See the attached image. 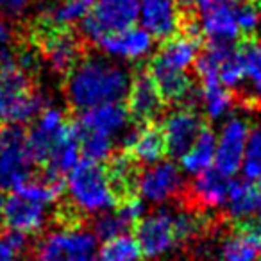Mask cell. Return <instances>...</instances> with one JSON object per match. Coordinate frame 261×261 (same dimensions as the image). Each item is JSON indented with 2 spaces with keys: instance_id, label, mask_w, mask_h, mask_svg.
<instances>
[{
  "instance_id": "obj_24",
  "label": "cell",
  "mask_w": 261,
  "mask_h": 261,
  "mask_svg": "<svg viewBox=\"0 0 261 261\" xmlns=\"http://www.w3.org/2000/svg\"><path fill=\"white\" fill-rule=\"evenodd\" d=\"M111 186L115 190L116 197H133L136 192V182H138V161L130 156L129 152L116 154L109 160V167L106 168Z\"/></svg>"
},
{
  "instance_id": "obj_45",
  "label": "cell",
  "mask_w": 261,
  "mask_h": 261,
  "mask_svg": "<svg viewBox=\"0 0 261 261\" xmlns=\"http://www.w3.org/2000/svg\"><path fill=\"white\" fill-rule=\"evenodd\" d=\"M242 2H254V0H242Z\"/></svg>"
},
{
  "instance_id": "obj_34",
  "label": "cell",
  "mask_w": 261,
  "mask_h": 261,
  "mask_svg": "<svg viewBox=\"0 0 261 261\" xmlns=\"http://www.w3.org/2000/svg\"><path fill=\"white\" fill-rule=\"evenodd\" d=\"M129 227L130 224L123 218V215L118 211V207H115V210H109L106 213L97 215V218L93 222V234L98 240L108 242V240H113L116 236L127 234Z\"/></svg>"
},
{
  "instance_id": "obj_35",
  "label": "cell",
  "mask_w": 261,
  "mask_h": 261,
  "mask_svg": "<svg viewBox=\"0 0 261 261\" xmlns=\"http://www.w3.org/2000/svg\"><path fill=\"white\" fill-rule=\"evenodd\" d=\"M238 56L245 79L252 81L254 84H259L261 83V41L245 40L240 45Z\"/></svg>"
},
{
  "instance_id": "obj_4",
  "label": "cell",
  "mask_w": 261,
  "mask_h": 261,
  "mask_svg": "<svg viewBox=\"0 0 261 261\" xmlns=\"http://www.w3.org/2000/svg\"><path fill=\"white\" fill-rule=\"evenodd\" d=\"M33 156L27 147V133L16 123L0 125V190H15L31 177Z\"/></svg>"
},
{
  "instance_id": "obj_23",
  "label": "cell",
  "mask_w": 261,
  "mask_h": 261,
  "mask_svg": "<svg viewBox=\"0 0 261 261\" xmlns=\"http://www.w3.org/2000/svg\"><path fill=\"white\" fill-rule=\"evenodd\" d=\"M215 154H217V136L213 130L204 127L199 138L195 140L188 152L181 158V167L186 174L190 175H200L206 170L213 168L215 165Z\"/></svg>"
},
{
  "instance_id": "obj_40",
  "label": "cell",
  "mask_w": 261,
  "mask_h": 261,
  "mask_svg": "<svg viewBox=\"0 0 261 261\" xmlns=\"http://www.w3.org/2000/svg\"><path fill=\"white\" fill-rule=\"evenodd\" d=\"M118 211L123 215V218H125L130 225H135V224H138L143 218V215H145V200L136 195L127 197L118 206Z\"/></svg>"
},
{
  "instance_id": "obj_22",
  "label": "cell",
  "mask_w": 261,
  "mask_h": 261,
  "mask_svg": "<svg viewBox=\"0 0 261 261\" xmlns=\"http://www.w3.org/2000/svg\"><path fill=\"white\" fill-rule=\"evenodd\" d=\"M129 154L138 163L143 165H156L163 161L167 154L163 130L156 125H147L143 129H136L135 138L129 145Z\"/></svg>"
},
{
  "instance_id": "obj_2",
  "label": "cell",
  "mask_w": 261,
  "mask_h": 261,
  "mask_svg": "<svg viewBox=\"0 0 261 261\" xmlns=\"http://www.w3.org/2000/svg\"><path fill=\"white\" fill-rule=\"evenodd\" d=\"M66 193L70 202L86 215H100L115 210L118 200L106 168L88 160L79 161L66 175Z\"/></svg>"
},
{
  "instance_id": "obj_10",
  "label": "cell",
  "mask_w": 261,
  "mask_h": 261,
  "mask_svg": "<svg viewBox=\"0 0 261 261\" xmlns=\"http://www.w3.org/2000/svg\"><path fill=\"white\" fill-rule=\"evenodd\" d=\"M38 43L58 73H70L81 63V43L79 38L68 29L43 27L38 34Z\"/></svg>"
},
{
  "instance_id": "obj_30",
  "label": "cell",
  "mask_w": 261,
  "mask_h": 261,
  "mask_svg": "<svg viewBox=\"0 0 261 261\" xmlns=\"http://www.w3.org/2000/svg\"><path fill=\"white\" fill-rule=\"evenodd\" d=\"M199 100L202 104L204 115L210 120H220L231 111L232 95L220 81L202 83V90L199 91Z\"/></svg>"
},
{
  "instance_id": "obj_19",
  "label": "cell",
  "mask_w": 261,
  "mask_h": 261,
  "mask_svg": "<svg viewBox=\"0 0 261 261\" xmlns=\"http://www.w3.org/2000/svg\"><path fill=\"white\" fill-rule=\"evenodd\" d=\"M199 36L193 34H181L174 36L172 40L165 41L161 50L154 58V65H160L163 68L177 70V72H186L190 66H193L199 59Z\"/></svg>"
},
{
  "instance_id": "obj_25",
  "label": "cell",
  "mask_w": 261,
  "mask_h": 261,
  "mask_svg": "<svg viewBox=\"0 0 261 261\" xmlns=\"http://www.w3.org/2000/svg\"><path fill=\"white\" fill-rule=\"evenodd\" d=\"M81 160V147H79V138H77L75 127L70 125L68 133L63 136L61 142L56 145V149L52 150V154L47 160V174L56 175L61 179L63 175H68L73 168L79 165Z\"/></svg>"
},
{
  "instance_id": "obj_8",
  "label": "cell",
  "mask_w": 261,
  "mask_h": 261,
  "mask_svg": "<svg viewBox=\"0 0 261 261\" xmlns=\"http://www.w3.org/2000/svg\"><path fill=\"white\" fill-rule=\"evenodd\" d=\"M68 129L70 123L65 120L63 111L58 108H45L27 133V147L34 163H47L48 156L68 133Z\"/></svg>"
},
{
  "instance_id": "obj_31",
  "label": "cell",
  "mask_w": 261,
  "mask_h": 261,
  "mask_svg": "<svg viewBox=\"0 0 261 261\" xmlns=\"http://www.w3.org/2000/svg\"><path fill=\"white\" fill-rule=\"evenodd\" d=\"M142 256L143 252L138 240L130 234L108 240L98 250V261H140Z\"/></svg>"
},
{
  "instance_id": "obj_5",
  "label": "cell",
  "mask_w": 261,
  "mask_h": 261,
  "mask_svg": "<svg viewBox=\"0 0 261 261\" xmlns=\"http://www.w3.org/2000/svg\"><path fill=\"white\" fill-rule=\"evenodd\" d=\"M135 238L142 247L143 256H147L149 259L167 256L179 243H182L177 211L163 207L143 217L136 225Z\"/></svg>"
},
{
  "instance_id": "obj_17",
  "label": "cell",
  "mask_w": 261,
  "mask_h": 261,
  "mask_svg": "<svg viewBox=\"0 0 261 261\" xmlns=\"http://www.w3.org/2000/svg\"><path fill=\"white\" fill-rule=\"evenodd\" d=\"M152 40L154 38L142 27H129L120 33L108 34L97 45L111 58L136 61L152 50Z\"/></svg>"
},
{
  "instance_id": "obj_41",
  "label": "cell",
  "mask_w": 261,
  "mask_h": 261,
  "mask_svg": "<svg viewBox=\"0 0 261 261\" xmlns=\"http://www.w3.org/2000/svg\"><path fill=\"white\" fill-rule=\"evenodd\" d=\"M29 0H0V13L11 18H18L25 13Z\"/></svg>"
},
{
  "instance_id": "obj_36",
  "label": "cell",
  "mask_w": 261,
  "mask_h": 261,
  "mask_svg": "<svg viewBox=\"0 0 261 261\" xmlns=\"http://www.w3.org/2000/svg\"><path fill=\"white\" fill-rule=\"evenodd\" d=\"M34 261H66L61 231L50 232L38 243Z\"/></svg>"
},
{
  "instance_id": "obj_21",
  "label": "cell",
  "mask_w": 261,
  "mask_h": 261,
  "mask_svg": "<svg viewBox=\"0 0 261 261\" xmlns=\"http://www.w3.org/2000/svg\"><path fill=\"white\" fill-rule=\"evenodd\" d=\"M232 182L234 181H231L229 175L218 172L217 168H210L195 177L192 190H190L192 199L195 200V204H200L204 207L225 206Z\"/></svg>"
},
{
  "instance_id": "obj_9",
  "label": "cell",
  "mask_w": 261,
  "mask_h": 261,
  "mask_svg": "<svg viewBox=\"0 0 261 261\" xmlns=\"http://www.w3.org/2000/svg\"><path fill=\"white\" fill-rule=\"evenodd\" d=\"M182 188L181 170L172 161H160L140 172L136 192L140 199L152 204H163L175 197Z\"/></svg>"
},
{
  "instance_id": "obj_12",
  "label": "cell",
  "mask_w": 261,
  "mask_h": 261,
  "mask_svg": "<svg viewBox=\"0 0 261 261\" xmlns=\"http://www.w3.org/2000/svg\"><path fill=\"white\" fill-rule=\"evenodd\" d=\"M199 29L210 43H234L242 34L236 20V6L227 0H211L200 9Z\"/></svg>"
},
{
  "instance_id": "obj_18",
  "label": "cell",
  "mask_w": 261,
  "mask_h": 261,
  "mask_svg": "<svg viewBox=\"0 0 261 261\" xmlns=\"http://www.w3.org/2000/svg\"><path fill=\"white\" fill-rule=\"evenodd\" d=\"M225 207L229 217L242 224V229H254L261 218V188L250 181L232 182Z\"/></svg>"
},
{
  "instance_id": "obj_28",
  "label": "cell",
  "mask_w": 261,
  "mask_h": 261,
  "mask_svg": "<svg viewBox=\"0 0 261 261\" xmlns=\"http://www.w3.org/2000/svg\"><path fill=\"white\" fill-rule=\"evenodd\" d=\"M95 6V0H61L43 15L45 27L66 29L73 23L84 22Z\"/></svg>"
},
{
  "instance_id": "obj_3",
  "label": "cell",
  "mask_w": 261,
  "mask_h": 261,
  "mask_svg": "<svg viewBox=\"0 0 261 261\" xmlns=\"http://www.w3.org/2000/svg\"><path fill=\"white\" fill-rule=\"evenodd\" d=\"M45 108V98L31 90L29 77L18 65L0 68V125L29 122Z\"/></svg>"
},
{
  "instance_id": "obj_37",
  "label": "cell",
  "mask_w": 261,
  "mask_h": 261,
  "mask_svg": "<svg viewBox=\"0 0 261 261\" xmlns=\"http://www.w3.org/2000/svg\"><path fill=\"white\" fill-rule=\"evenodd\" d=\"M218 77H220V83L224 84L225 88H238L240 84L245 81L242 63H240L238 48L236 47H234V50L222 61L220 70H218Z\"/></svg>"
},
{
  "instance_id": "obj_11",
  "label": "cell",
  "mask_w": 261,
  "mask_h": 261,
  "mask_svg": "<svg viewBox=\"0 0 261 261\" xmlns=\"http://www.w3.org/2000/svg\"><path fill=\"white\" fill-rule=\"evenodd\" d=\"M202 129V120L192 108H179L172 111L161 127L167 152L174 158H182L199 138Z\"/></svg>"
},
{
  "instance_id": "obj_38",
  "label": "cell",
  "mask_w": 261,
  "mask_h": 261,
  "mask_svg": "<svg viewBox=\"0 0 261 261\" xmlns=\"http://www.w3.org/2000/svg\"><path fill=\"white\" fill-rule=\"evenodd\" d=\"M27 247V236L22 232H0V261H18Z\"/></svg>"
},
{
  "instance_id": "obj_6",
  "label": "cell",
  "mask_w": 261,
  "mask_h": 261,
  "mask_svg": "<svg viewBox=\"0 0 261 261\" xmlns=\"http://www.w3.org/2000/svg\"><path fill=\"white\" fill-rule=\"evenodd\" d=\"M140 0H95L90 15L83 22V34L90 41H98L108 34L135 27Z\"/></svg>"
},
{
  "instance_id": "obj_44",
  "label": "cell",
  "mask_w": 261,
  "mask_h": 261,
  "mask_svg": "<svg viewBox=\"0 0 261 261\" xmlns=\"http://www.w3.org/2000/svg\"><path fill=\"white\" fill-rule=\"evenodd\" d=\"M256 98H257V102L261 104V83L256 84Z\"/></svg>"
},
{
  "instance_id": "obj_7",
  "label": "cell",
  "mask_w": 261,
  "mask_h": 261,
  "mask_svg": "<svg viewBox=\"0 0 261 261\" xmlns=\"http://www.w3.org/2000/svg\"><path fill=\"white\" fill-rule=\"evenodd\" d=\"M250 125L242 116H231L222 125L217 138V154H215V168L225 175H234L242 170L245 147L249 140Z\"/></svg>"
},
{
  "instance_id": "obj_32",
  "label": "cell",
  "mask_w": 261,
  "mask_h": 261,
  "mask_svg": "<svg viewBox=\"0 0 261 261\" xmlns=\"http://www.w3.org/2000/svg\"><path fill=\"white\" fill-rule=\"evenodd\" d=\"M75 127V123H73ZM77 138H79L81 154L84 160L93 161V163H100V161H108L113 154V147H115V140L106 138V136H98L93 133H86L75 127Z\"/></svg>"
},
{
  "instance_id": "obj_14",
  "label": "cell",
  "mask_w": 261,
  "mask_h": 261,
  "mask_svg": "<svg viewBox=\"0 0 261 261\" xmlns=\"http://www.w3.org/2000/svg\"><path fill=\"white\" fill-rule=\"evenodd\" d=\"M75 127L86 133L115 140L116 136L123 135L129 129V111L120 102L98 106L84 111Z\"/></svg>"
},
{
  "instance_id": "obj_26",
  "label": "cell",
  "mask_w": 261,
  "mask_h": 261,
  "mask_svg": "<svg viewBox=\"0 0 261 261\" xmlns=\"http://www.w3.org/2000/svg\"><path fill=\"white\" fill-rule=\"evenodd\" d=\"M66 261H98V238L81 227L61 231Z\"/></svg>"
},
{
  "instance_id": "obj_46",
  "label": "cell",
  "mask_w": 261,
  "mask_h": 261,
  "mask_svg": "<svg viewBox=\"0 0 261 261\" xmlns=\"http://www.w3.org/2000/svg\"><path fill=\"white\" fill-rule=\"evenodd\" d=\"M259 240H261V225H259Z\"/></svg>"
},
{
  "instance_id": "obj_29",
  "label": "cell",
  "mask_w": 261,
  "mask_h": 261,
  "mask_svg": "<svg viewBox=\"0 0 261 261\" xmlns=\"http://www.w3.org/2000/svg\"><path fill=\"white\" fill-rule=\"evenodd\" d=\"M61 192H63V179L47 174V172L41 177H33L31 175L29 179L20 182L15 188V193H18L20 197L41 204L45 207L54 204L59 199Z\"/></svg>"
},
{
  "instance_id": "obj_20",
  "label": "cell",
  "mask_w": 261,
  "mask_h": 261,
  "mask_svg": "<svg viewBox=\"0 0 261 261\" xmlns=\"http://www.w3.org/2000/svg\"><path fill=\"white\" fill-rule=\"evenodd\" d=\"M149 73L156 83L158 91L165 102L182 104L185 108H188L190 102H193V81L186 72L163 68V66L152 63Z\"/></svg>"
},
{
  "instance_id": "obj_43",
  "label": "cell",
  "mask_w": 261,
  "mask_h": 261,
  "mask_svg": "<svg viewBox=\"0 0 261 261\" xmlns=\"http://www.w3.org/2000/svg\"><path fill=\"white\" fill-rule=\"evenodd\" d=\"M2 224H4V199L0 195V227H2Z\"/></svg>"
},
{
  "instance_id": "obj_15",
  "label": "cell",
  "mask_w": 261,
  "mask_h": 261,
  "mask_svg": "<svg viewBox=\"0 0 261 261\" xmlns=\"http://www.w3.org/2000/svg\"><path fill=\"white\" fill-rule=\"evenodd\" d=\"M129 109L127 111L133 115V118L142 123H149L161 115L165 100L161 98L158 86L150 73H138L130 81L129 93H127Z\"/></svg>"
},
{
  "instance_id": "obj_1",
  "label": "cell",
  "mask_w": 261,
  "mask_h": 261,
  "mask_svg": "<svg viewBox=\"0 0 261 261\" xmlns=\"http://www.w3.org/2000/svg\"><path fill=\"white\" fill-rule=\"evenodd\" d=\"M130 75L125 68L104 58H90L81 61L66 81L68 102L79 111L120 102L127 97Z\"/></svg>"
},
{
  "instance_id": "obj_16",
  "label": "cell",
  "mask_w": 261,
  "mask_h": 261,
  "mask_svg": "<svg viewBox=\"0 0 261 261\" xmlns=\"http://www.w3.org/2000/svg\"><path fill=\"white\" fill-rule=\"evenodd\" d=\"M4 224L9 231L34 234L47 224V207L13 193L4 199Z\"/></svg>"
},
{
  "instance_id": "obj_42",
  "label": "cell",
  "mask_w": 261,
  "mask_h": 261,
  "mask_svg": "<svg viewBox=\"0 0 261 261\" xmlns=\"http://www.w3.org/2000/svg\"><path fill=\"white\" fill-rule=\"evenodd\" d=\"M174 2L177 6H181V8H186V9H193V8L202 9L206 4H210L211 0H174Z\"/></svg>"
},
{
  "instance_id": "obj_33",
  "label": "cell",
  "mask_w": 261,
  "mask_h": 261,
  "mask_svg": "<svg viewBox=\"0 0 261 261\" xmlns=\"http://www.w3.org/2000/svg\"><path fill=\"white\" fill-rule=\"evenodd\" d=\"M242 170L247 181H261V123L250 127Z\"/></svg>"
},
{
  "instance_id": "obj_13",
  "label": "cell",
  "mask_w": 261,
  "mask_h": 261,
  "mask_svg": "<svg viewBox=\"0 0 261 261\" xmlns=\"http://www.w3.org/2000/svg\"><path fill=\"white\" fill-rule=\"evenodd\" d=\"M138 20L152 38L168 41L181 29V13L174 0H140Z\"/></svg>"
},
{
  "instance_id": "obj_39",
  "label": "cell",
  "mask_w": 261,
  "mask_h": 261,
  "mask_svg": "<svg viewBox=\"0 0 261 261\" xmlns=\"http://www.w3.org/2000/svg\"><path fill=\"white\" fill-rule=\"evenodd\" d=\"M236 20L240 33L252 34L261 23V9L256 6V2H242L236 6Z\"/></svg>"
},
{
  "instance_id": "obj_27",
  "label": "cell",
  "mask_w": 261,
  "mask_h": 261,
  "mask_svg": "<svg viewBox=\"0 0 261 261\" xmlns=\"http://www.w3.org/2000/svg\"><path fill=\"white\" fill-rule=\"evenodd\" d=\"M261 240L256 229H242L222 245L220 261H259Z\"/></svg>"
}]
</instances>
